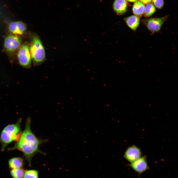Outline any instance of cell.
<instances>
[{"label":"cell","mask_w":178,"mask_h":178,"mask_svg":"<svg viewBox=\"0 0 178 178\" xmlns=\"http://www.w3.org/2000/svg\"><path fill=\"white\" fill-rule=\"evenodd\" d=\"M31 119L28 117L26 120L24 129L22 132L19 139L13 147L8 149L9 151L17 150L22 152L30 167L32 159L35 154L40 153L45 155L40 149V146L47 141V139H41L36 136L31 130Z\"/></svg>","instance_id":"1"},{"label":"cell","mask_w":178,"mask_h":178,"mask_svg":"<svg viewBox=\"0 0 178 178\" xmlns=\"http://www.w3.org/2000/svg\"><path fill=\"white\" fill-rule=\"evenodd\" d=\"M21 122V119H19L16 123L7 125L2 130L0 135L2 151L4 150L9 144L13 141H17L19 139L22 133Z\"/></svg>","instance_id":"2"},{"label":"cell","mask_w":178,"mask_h":178,"mask_svg":"<svg viewBox=\"0 0 178 178\" xmlns=\"http://www.w3.org/2000/svg\"><path fill=\"white\" fill-rule=\"evenodd\" d=\"M31 38L29 46L31 59L34 65H38L45 60L44 49L39 36L37 34H33Z\"/></svg>","instance_id":"3"},{"label":"cell","mask_w":178,"mask_h":178,"mask_svg":"<svg viewBox=\"0 0 178 178\" xmlns=\"http://www.w3.org/2000/svg\"><path fill=\"white\" fill-rule=\"evenodd\" d=\"M168 17V15H166L161 18H147L142 20L141 22L150 31L154 33L160 31Z\"/></svg>","instance_id":"4"},{"label":"cell","mask_w":178,"mask_h":178,"mask_svg":"<svg viewBox=\"0 0 178 178\" xmlns=\"http://www.w3.org/2000/svg\"><path fill=\"white\" fill-rule=\"evenodd\" d=\"M17 56L19 62L21 65L26 67H30L31 59L29 46L28 44L25 43L20 47Z\"/></svg>","instance_id":"5"},{"label":"cell","mask_w":178,"mask_h":178,"mask_svg":"<svg viewBox=\"0 0 178 178\" xmlns=\"http://www.w3.org/2000/svg\"><path fill=\"white\" fill-rule=\"evenodd\" d=\"M21 42V37L12 35H8L4 39V48L7 52L11 54L20 47Z\"/></svg>","instance_id":"6"},{"label":"cell","mask_w":178,"mask_h":178,"mask_svg":"<svg viewBox=\"0 0 178 178\" xmlns=\"http://www.w3.org/2000/svg\"><path fill=\"white\" fill-rule=\"evenodd\" d=\"M129 166L139 175L149 169L146 156L140 157Z\"/></svg>","instance_id":"7"},{"label":"cell","mask_w":178,"mask_h":178,"mask_svg":"<svg viewBox=\"0 0 178 178\" xmlns=\"http://www.w3.org/2000/svg\"><path fill=\"white\" fill-rule=\"evenodd\" d=\"M8 28L9 32L13 34L22 35L26 31L27 26L22 21L13 22L9 23Z\"/></svg>","instance_id":"8"},{"label":"cell","mask_w":178,"mask_h":178,"mask_svg":"<svg viewBox=\"0 0 178 178\" xmlns=\"http://www.w3.org/2000/svg\"><path fill=\"white\" fill-rule=\"evenodd\" d=\"M141 153L140 149L133 145L127 149L124 156L125 159L131 163L141 157Z\"/></svg>","instance_id":"9"},{"label":"cell","mask_w":178,"mask_h":178,"mask_svg":"<svg viewBox=\"0 0 178 178\" xmlns=\"http://www.w3.org/2000/svg\"><path fill=\"white\" fill-rule=\"evenodd\" d=\"M127 4L126 0H115L113 3V8L117 15H121L126 12Z\"/></svg>","instance_id":"10"},{"label":"cell","mask_w":178,"mask_h":178,"mask_svg":"<svg viewBox=\"0 0 178 178\" xmlns=\"http://www.w3.org/2000/svg\"><path fill=\"white\" fill-rule=\"evenodd\" d=\"M124 20L130 28L134 31H136L140 23V18L132 15L125 18Z\"/></svg>","instance_id":"11"},{"label":"cell","mask_w":178,"mask_h":178,"mask_svg":"<svg viewBox=\"0 0 178 178\" xmlns=\"http://www.w3.org/2000/svg\"><path fill=\"white\" fill-rule=\"evenodd\" d=\"M9 168L11 169L23 168L24 164L23 159L20 157H15L10 159L8 161Z\"/></svg>","instance_id":"12"},{"label":"cell","mask_w":178,"mask_h":178,"mask_svg":"<svg viewBox=\"0 0 178 178\" xmlns=\"http://www.w3.org/2000/svg\"><path fill=\"white\" fill-rule=\"evenodd\" d=\"M145 6L144 4L140 1L134 2L132 8L134 15L139 18L141 17L144 14Z\"/></svg>","instance_id":"13"},{"label":"cell","mask_w":178,"mask_h":178,"mask_svg":"<svg viewBox=\"0 0 178 178\" xmlns=\"http://www.w3.org/2000/svg\"><path fill=\"white\" fill-rule=\"evenodd\" d=\"M156 9L154 5L151 3H148L145 6L144 14L146 17L152 16L156 11Z\"/></svg>","instance_id":"14"},{"label":"cell","mask_w":178,"mask_h":178,"mask_svg":"<svg viewBox=\"0 0 178 178\" xmlns=\"http://www.w3.org/2000/svg\"><path fill=\"white\" fill-rule=\"evenodd\" d=\"M25 171L23 168L12 169L10 173L12 178H23Z\"/></svg>","instance_id":"15"},{"label":"cell","mask_w":178,"mask_h":178,"mask_svg":"<svg viewBox=\"0 0 178 178\" xmlns=\"http://www.w3.org/2000/svg\"><path fill=\"white\" fill-rule=\"evenodd\" d=\"M39 172L35 170H25L23 178H38Z\"/></svg>","instance_id":"16"},{"label":"cell","mask_w":178,"mask_h":178,"mask_svg":"<svg viewBox=\"0 0 178 178\" xmlns=\"http://www.w3.org/2000/svg\"><path fill=\"white\" fill-rule=\"evenodd\" d=\"M154 5L157 8L161 9L163 8L164 5L163 0H152Z\"/></svg>","instance_id":"17"},{"label":"cell","mask_w":178,"mask_h":178,"mask_svg":"<svg viewBox=\"0 0 178 178\" xmlns=\"http://www.w3.org/2000/svg\"><path fill=\"white\" fill-rule=\"evenodd\" d=\"M140 1L144 4H146L148 3L151 2L152 0H139Z\"/></svg>","instance_id":"18"},{"label":"cell","mask_w":178,"mask_h":178,"mask_svg":"<svg viewBox=\"0 0 178 178\" xmlns=\"http://www.w3.org/2000/svg\"><path fill=\"white\" fill-rule=\"evenodd\" d=\"M130 2H135L137 0H126Z\"/></svg>","instance_id":"19"}]
</instances>
